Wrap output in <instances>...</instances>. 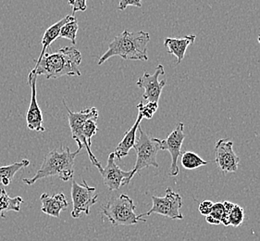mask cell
I'll return each mask as SVG.
<instances>
[{"instance_id": "6da1fadb", "label": "cell", "mask_w": 260, "mask_h": 241, "mask_svg": "<svg viewBox=\"0 0 260 241\" xmlns=\"http://www.w3.org/2000/svg\"><path fill=\"white\" fill-rule=\"evenodd\" d=\"M82 54L76 47H64L56 52L46 53L31 71L37 76L58 79L63 76H81Z\"/></svg>"}, {"instance_id": "7a4b0ae2", "label": "cell", "mask_w": 260, "mask_h": 241, "mask_svg": "<svg viewBox=\"0 0 260 241\" xmlns=\"http://www.w3.org/2000/svg\"><path fill=\"white\" fill-rule=\"evenodd\" d=\"M62 103L68 112L69 125L72 132V137L77 142L79 149L82 150L83 147L86 148L91 163L99 169V173H101L103 167L91 150L92 137L95 136L99 130V110L93 107L86 108L79 112H73L69 109L65 100H62Z\"/></svg>"}, {"instance_id": "3957f363", "label": "cell", "mask_w": 260, "mask_h": 241, "mask_svg": "<svg viewBox=\"0 0 260 241\" xmlns=\"http://www.w3.org/2000/svg\"><path fill=\"white\" fill-rule=\"evenodd\" d=\"M150 36L144 31L129 32L125 30L109 45V49L100 57L99 65H102L109 58L119 56L126 61H148L147 45Z\"/></svg>"}, {"instance_id": "277c9868", "label": "cell", "mask_w": 260, "mask_h": 241, "mask_svg": "<svg viewBox=\"0 0 260 241\" xmlns=\"http://www.w3.org/2000/svg\"><path fill=\"white\" fill-rule=\"evenodd\" d=\"M80 152L81 149L78 148L76 152H72L70 147L63 146L53 149L47 153L35 176L23 178L22 181L28 186H31L40 179L57 175L60 180L67 182L73 177L74 161Z\"/></svg>"}, {"instance_id": "5b68a950", "label": "cell", "mask_w": 260, "mask_h": 241, "mask_svg": "<svg viewBox=\"0 0 260 241\" xmlns=\"http://www.w3.org/2000/svg\"><path fill=\"white\" fill-rule=\"evenodd\" d=\"M136 205L127 195L121 194L110 199L102 206L101 214L114 226H134L140 222L146 223V219L136 215Z\"/></svg>"}, {"instance_id": "8992f818", "label": "cell", "mask_w": 260, "mask_h": 241, "mask_svg": "<svg viewBox=\"0 0 260 241\" xmlns=\"http://www.w3.org/2000/svg\"><path fill=\"white\" fill-rule=\"evenodd\" d=\"M138 130L139 137L136 139V145L134 147L137 155L136 165L132 170L134 174H136L144 168L149 166L159 167L158 163L156 162V155L157 152L161 150V139L148 136L146 132L141 128V126H139Z\"/></svg>"}, {"instance_id": "52a82bcc", "label": "cell", "mask_w": 260, "mask_h": 241, "mask_svg": "<svg viewBox=\"0 0 260 241\" xmlns=\"http://www.w3.org/2000/svg\"><path fill=\"white\" fill-rule=\"evenodd\" d=\"M153 205L150 210L146 214L138 215L140 218L149 216L152 214L163 215L169 217L172 220H182L183 218L181 208L182 206V199L181 195L174 192L171 188L166 189L165 197H151Z\"/></svg>"}, {"instance_id": "ba28073f", "label": "cell", "mask_w": 260, "mask_h": 241, "mask_svg": "<svg viewBox=\"0 0 260 241\" xmlns=\"http://www.w3.org/2000/svg\"><path fill=\"white\" fill-rule=\"evenodd\" d=\"M71 194L73 199L72 216L73 218H79L83 215H88L91 207L98 202L99 199V195L95 193V188L90 187L85 180H83V184L73 181Z\"/></svg>"}, {"instance_id": "9c48e42d", "label": "cell", "mask_w": 260, "mask_h": 241, "mask_svg": "<svg viewBox=\"0 0 260 241\" xmlns=\"http://www.w3.org/2000/svg\"><path fill=\"white\" fill-rule=\"evenodd\" d=\"M165 74L164 67L162 64L156 66V71L153 74L145 73L143 76L138 79L137 86L144 89L143 99L147 102H156L157 103L161 96L162 90L166 85V80L159 81L158 77Z\"/></svg>"}, {"instance_id": "30bf717a", "label": "cell", "mask_w": 260, "mask_h": 241, "mask_svg": "<svg viewBox=\"0 0 260 241\" xmlns=\"http://www.w3.org/2000/svg\"><path fill=\"white\" fill-rule=\"evenodd\" d=\"M100 173L103 177L105 186L110 191L118 190L120 187L128 185L135 176L133 171L125 172L116 164L114 152H111L109 155L107 165Z\"/></svg>"}, {"instance_id": "8fae6325", "label": "cell", "mask_w": 260, "mask_h": 241, "mask_svg": "<svg viewBox=\"0 0 260 241\" xmlns=\"http://www.w3.org/2000/svg\"><path fill=\"white\" fill-rule=\"evenodd\" d=\"M215 163L223 173H235L238 170L240 158L234 152V142L228 138L219 139L215 144Z\"/></svg>"}, {"instance_id": "7c38bea8", "label": "cell", "mask_w": 260, "mask_h": 241, "mask_svg": "<svg viewBox=\"0 0 260 241\" xmlns=\"http://www.w3.org/2000/svg\"><path fill=\"white\" fill-rule=\"evenodd\" d=\"M183 128H184L183 123H179L166 139L161 140L160 149L169 150L172 156V164H171V172H170V175L172 176H176L180 172L178 167V158L180 157L182 154L181 149H182L183 140L185 138Z\"/></svg>"}, {"instance_id": "4fadbf2b", "label": "cell", "mask_w": 260, "mask_h": 241, "mask_svg": "<svg viewBox=\"0 0 260 241\" xmlns=\"http://www.w3.org/2000/svg\"><path fill=\"white\" fill-rule=\"evenodd\" d=\"M37 74L31 71L28 75V84L31 86V101L26 111V123L28 128L31 131L44 132L46 128L43 126V114L37 102Z\"/></svg>"}, {"instance_id": "5bb4252c", "label": "cell", "mask_w": 260, "mask_h": 241, "mask_svg": "<svg viewBox=\"0 0 260 241\" xmlns=\"http://www.w3.org/2000/svg\"><path fill=\"white\" fill-rule=\"evenodd\" d=\"M41 210L45 215L58 218L60 213L68 208L69 202L63 193L49 195L44 193L40 197Z\"/></svg>"}, {"instance_id": "9a60e30c", "label": "cell", "mask_w": 260, "mask_h": 241, "mask_svg": "<svg viewBox=\"0 0 260 241\" xmlns=\"http://www.w3.org/2000/svg\"><path fill=\"white\" fill-rule=\"evenodd\" d=\"M197 37L194 35H188L182 38H172L168 37L164 40V47L167 51L175 56L177 58V64L182 63L184 58L185 52L187 50V47L193 44L196 41Z\"/></svg>"}, {"instance_id": "2e32d148", "label": "cell", "mask_w": 260, "mask_h": 241, "mask_svg": "<svg viewBox=\"0 0 260 241\" xmlns=\"http://www.w3.org/2000/svg\"><path fill=\"white\" fill-rule=\"evenodd\" d=\"M142 120H143V117L138 113L136 123L134 124V126H132L128 131L125 133L122 140L119 143V145L115 148V159L117 158L119 161H120L122 158L126 157L129 154L131 148L135 147L136 141V132L138 131V128L140 126V123Z\"/></svg>"}, {"instance_id": "e0dca14e", "label": "cell", "mask_w": 260, "mask_h": 241, "mask_svg": "<svg viewBox=\"0 0 260 241\" xmlns=\"http://www.w3.org/2000/svg\"><path fill=\"white\" fill-rule=\"evenodd\" d=\"M75 19V17L73 15H67L61 19L60 21H57L56 23L52 24L49 28H47V31L45 32L43 38H42V50L40 53V56L37 61V63L41 61V58L44 57V55L47 53V48L51 46L57 38L59 37L60 30L63 25H65L69 21H73Z\"/></svg>"}, {"instance_id": "ac0fdd59", "label": "cell", "mask_w": 260, "mask_h": 241, "mask_svg": "<svg viewBox=\"0 0 260 241\" xmlns=\"http://www.w3.org/2000/svg\"><path fill=\"white\" fill-rule=\"evenodd\" d=\"M23 199L21 197L11 198L7 193L6 189L0 187V216L2 218H6L5 213L8 212H21V205Z\"/></svg>"}, {"instance_id": "d6986e66", "label": "cell", "mask_w": 260, "mask_h": 241, "mask_svg": "<svg viewBox=\"0 0 260 241\" xmlns=\"http://www.w3.org/2000/svg\"><path fill=\"white\" fill-rule=\"evenodd\" d=\"M29 164H30L29 160L23 159V160H21V162L12 163V164L6 165V166H1L0 167V184L4 187L9 186L12 182L16 173H18L22 168L29 166Z\"/></svg>"}, {"instance_id": "ffe728a7", "label": "cell", "mask_w": 260, "mask_h": 241, "mask_svg": "<svg viewBox=\"0 0 260 241\" xmlns=\"http://www.w3.org/2000/svg\"><path fill=\"white\" fill-rule=\"evenodd\" d=\"M181 163L184 169L194 170L207 165L208 162H206L194 152H184L181 154Z\"/></svg>"}, {"instance_id": "44dd1931", "label": "cell", "mask_w": 260, "mask_h": 241, "mask_svg": "<svg viewBox=\"0 0 260 241\" xmlns=\"http://www.w3.org/2000/svg\"><path fill=\"white\" fill-rule=\"evenodd\" d=\"M78 30V21H77V19L75 18L73 21H69L65 25H63L61 30H60L59 37L69 39L73 45H75Z\"/></svg>"}, {"instance_id": "7402d4cb", "label": "cell", "mask_w": 260, "mask_h": 241, "mask_svg": "<svg viewBox=\"0 0 260 241\" xmlns=\"http://www.w3.org/2000/svg\"><path fill=\"white\" fill-rule=\"evenodd\" d=\"M245 220V212L239 205L234 204L229 212V226L238 227Z\"/></svg>"}, {"instance_id": "603a6c76", "label": "cell", "mask_w": 260, "mask_h": 241, "mask_svg": "<svg viewBox=\"0 0 260 241\" xmlns=\"http://www.w3.org/2000/svg\"><path fill=\"white\" fill-rule=\"evenodd\" d=\"M157 108H158V104L156 102H147L146 105H144L143 101H141L140 103L137 105L138 113L142 115L143 119L145 118L147 120H150L157 110Z\"/></svg>"}, {"instance_id": "cb8c5ba5", "label": "cell", "mask_w": 260, "mask_h": 241, "mask_svg": "<svg viewBox=\"0 0 260 241\" xmlns=\"http://www.w3.org/2000/svg\"><path fill=\"white\" fill-rule=\"evenodd\" d=\"M87 0H69V5L73 7V11L75 13L77 11H85L87 9Z\"/></svg>"}, {"instance_id": "d4e9b609", "label": "cell", "mask_w": 260, "mask_h": 241, "mask_svg": "<svg viewBox=\"0 0 260 241\" xmlns=\"http://www.w3.org/2000/svg\"><path fill=\"white\" fill-rule=\"evenodd\" d=\"M129 6L141 8L142 7V0H120L118 10L125 11Z\"/></svg>"}, {"instance_id": "484cf974", "label": "cell", "mask_w": 260, "mask_h": 241, "mask_svg": "<svg viewBox=\"0 0 260 241\" xmlns=\"http://www.w3.org/2000/svg\"><path fill=\"white\" fill-rule=\"evenodd\" d=\"M213 204V202L210 201V200H205L203 202L199 203V208H198L199 213L202 215H206L207 216V215L210 214V210H211V208H212Z\"/></svg>"}, {"instance_id": "4316f807", "label": "cell", "mask_w": 260, "mask_h": 241, "mask_svg": "<svg viewBox=\"0 0 260 241\" xmlns=\"http://www.w3.org/2000/svg\"><path fill=\"white\" fill-rule=\"evenodd\" d=\"M206 221L208 222V224H210V225H219L220 224V222H219L218 220H216L214 217H212L211 215H207L206 216Z\"/></svg>"}, {"instance_id": "83f0119b", "label": "cell", "mask_w": 260, "mask_h": 241, "mask_svg": "<svg viewBox=\"0 0 260 241\" xmlns=\"http://www.w3.org/2000/svg\"><path fill=\"white\" fill-rule=\"evenodd\" d=\"M257 40H258V43H259L260 45V35L258 36V37H257Z\"/></svg>"}]
</instances>
